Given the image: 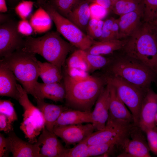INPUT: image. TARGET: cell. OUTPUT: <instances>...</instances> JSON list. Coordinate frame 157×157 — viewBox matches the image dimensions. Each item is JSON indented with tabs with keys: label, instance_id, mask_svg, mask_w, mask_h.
I'll list each match as a JSON object with an SVG mask.
<instances>
[{
	"label": "cell",
	"instance_id": "1",
	"mask_svg": "<svg viewBox=\"0 0 157 157\" xmlns=\"http://www.w3.org/2000/svg\"><path fill=\"white\" fill-rule=\"evenodd\" d=\"M66 105L72 109L91 111L105 83L104 78L90 76L82 80H75L65 74L63 77Z\"/></svg>",
	"mask_w": 157,
	"mask_h": 157
},
{
	"label": "cell",
	"instance_id": "2",
	"mask_svg": "<svg viewBox=\"0 0 157 157\" xmlns=\"http://www.w3.org/2000/svg\"><path fill=\"white\" fill-rule=\"evenodd\" d=\"M122 49L125 54L143 63L157 77L156 31L151 23H141L127 40Z\"/></svg>",
	"mask_w": 157,
	"mask_h": 157
},
{
	"label": "cell",
	"instance_id": "3",
	"mask_svg": "<svg viewBox=\"0 0 157 157\" xmlns=\"http://www.w3.org/2000/svg\"><path fill=\"white\" fill-rule=\"evenodd\" d=\"M71 44L63 39L58 31H52L38 38L27 36L22 49L40 55L61 70L71 50Z\"/></svg>",
	"mask_w": 157,
	"mask_h": 157
},
{
	"label": "cell",
	"instance_id": "4",
	"mask_svg": "<svg viewBox=\"0 0 157 157\" xmlns=\"http://www.w3.org/2000/svg\"><path fill=\"white\" fill-rule=\"evenodd\" d=\"M35 54L21 49L2 58L0 62L13 72L27 94L34 98V86L39 76V61Z\"/></svg>",
	"mask_w": 157,
	"mask_h": 157
},
{
	"label": "cell",
	"instance_id": "5",
	"mask_svg": "<svg viewBox=\"0 0 157 157\" xmlns=\"http://www.w3.org/2000/svg\"><path fill=\"white\" fill-rule=\"evenodd\" d=\"M111 75L119 77L135 86L147 90L151 84L157 85V77L143 63L124 54L118 57L110 68Z\"/></svg>",
	"mask_w": 157,
	"mask_h": 157
},
{
	"label": "cell",
	"instance_id": "6",
	"mask_svg": "<svg viewBox=\"0 0 157 157\" xmlns=\"http://www.w3.org/2000/svg\"><path fill=\"white\" fill-rule=\"evenodd\" d=\"M56 26L57 31L72 45L79 49L85 51L94 42L87 34L67 18L57 12L49 3L42 5Z\"/></svg>",
	"mask_w": 157,
	"mask_h": 157
},
{
	"label": "cell",
	"instance_id": "7",
	"mask_svg": "<svg viewBox=\"0 0 157 157\" xmlns=\"http://www.w3.org/2000/svg\"><path fill=\"white\" fill-rule=\"evenodd\" d=\"M106 78L107 82L115 88L119 98L129 109L135 125L138 126L141 107L147 90L142 89L119 77L110 75Z\"/></svg>",
	"mask_w": 157,
	"mask_h": 157
},
{
	"label": "cell",
	"instance_id": "8",
	"mask_svg": "<svg viewBox=\"0 0 157 157\" xmlns=\"http://www.w3.org/2000/svg\"><path fill=\"white\" fill-rule=\"evenodd\" d=\"M17 24L10 20L0 24V56L1 58L23 47L24 39L17 30Z\"/></svg>",
	"mask_w": 157,
	"mask_h": 157
},
{
	"label": "cell",
	"instance_id": "9",
	"mask_svg": "<svg viewBox=\"0 0 157 157\" xmlns=\"http://www.w3.org/2000/svg\"><path fill=\"white\" fill-rule=\"evenodd\" d=\"M95 129L91 123L55 126L53 132L61 139L66 146L75 144L85 140Z\"/></svg>",
	"mask_w": 157,
	"mask_h": 157
},
{
	"label": "cell",
	"instance_id": "10",
	"mask_svg": "<svg viewBox=\"0 0 157 157\" xmlns=\"http://www.w3.org/2000/svg\"><path fill=\"white\" fill-rule=\"evenodd\" d=\"M142 131L138 126L134 125L132 127L130 133V136L131 139H129V136L124 140L121 145L124 152L118 156H151L148 144L146 142Z\"/></svg>",
	"mask_w": 157,
	"mask_h": 157
},
{
	"label": "cell",
	"instance_id": "11",
	"mask_svg": "<svg viewBox=\"0 0 157 157\" xmlns=\"http://www.w3.org/2000/svg\"><path fill=\"white\" fill-rule=\"evenodd\" d=\"M108 83L110 85V99L106 123L122 125L134 124V118L131 112L118 97L115 88Z\"/></svg>",
	"mask_w": 157,
	"mask_h": 157
},
{
	"label": "cell",
	"instance_id": "12",
	"mask_svg": "<svg viewBox=\"0 0 157 157\" xmlns=\"http://www.w3.org/2000/svg\"><path fill=\"white\" fill-rule=\"evenodd\" d=\"M134 125L107 123L104 128L94 132L83 141L89 146L106 142L118 137L129 135Z\"/></svg>",
	"mask_w": 157,
	"mask_h": 157
},
{
	"label": "cell",
	"instance_id": "13",
	"mask_svg": "<svg viewBox=\"0 0 157 157\" xmlns=\"http://www.w3.org/2000/svg\"><path fill=\"white\" fill-rule=\"evenodd\" d=\"M157 113V94L150 88L143 100L139 114L138 126L143 131L156 126Z\"/></svg>",
	"mask_w": 157,
	"mask_h": 157
},
{
	"label": "cell",
	"instance_id": "14",
	"mask_svg": "<svg viewBox=\"0 0 157 157\" xmlns=\"http://www.w3.org/2000/svg\"><path fill=\"white\" fill-rule=\"evenodd\" d=\"M107 83L106 87L99 97L95 102L94 109L91 112L92 123L96 131L101 129L105 127L108 117L110 85L108 83Z\"/></svg>",
	"mask_w": 157,
	"mask_h": 157
},
{
	"label": "cell",
	"instance_id": "15",
	"mask_svg": "<svg viewBox=\"0 0 157 157\" xmlns=\"http://www.w3.org/2000/svg\"><path fill=\"white\" fill-rule=\"evenodd\" d=\"M6 138L9 151L13 157H42L40 146L31 143L19 138L13 131Z\"/></svg>",
	"mask_w": 157,
	"mask_h": 157
},
{
	"label": "cell",
	"instance_id": "16",
	"mask_svg": "<svg viewBox=\"0 0 157 157\" xmlns=\"http://www.w3.org/2000/svg\"><path fill=\"white\" fill-rule=\"evenodd\" d=\"M57 136L45 127L36 142L42 145L40 154L42 157H62L66 148L57 138Z\"/></svg>",
	"mask_w": 157,
	"mask_h": 157
},
{
	"label": "cell",
	"instance_id": "17",
	"mask_svg": "<svg viewBox=\"0 0 157 157\" xmlns=\"http://www.w3.org/2000/svg\"><path fill=\"white\" fill-rule=\"evenodd\" d=\"M35 99H48L55 102H62L65 99L66 92L64 83H40L38 81L34 88Z\"/></svg>",
	"mask_w": 157,
	"mask_h": 157
},
{
	"label": "cell",
	"instance_id": "18",
	"mask_svg": "<svg viewBox=\"0 0 157 157\" xmlns=\"http://www.w3.org/2000/svg\"><path fill=\"white\" fill-rule=\"evenodd\" d=\"M19 93L18 101L22 106L24 112L23 118H28L34 122L40 129L45 127V122L42 113L39 109L35 106L29 100L27 93L20 85L17 86Z\"/></svg>",
	"mask_w": 157,
	"mask_h": 157
},
{
	"label": "cell",
	"instance_id": "19",
	"mask_svg": "<svg viewBox=\"0 0 157 157\" xmlns=\"http://www.w3.org/2000/svg\"><path fill=\"white\" fill-rule=\"evenodd\" d=\"M17 80L13 72L0 63V95L13 98L18 101L19 93Z\"/></svg>",
	"mask_w": 157,
	"mask_h": 157
},
{
	"label": "cell",
	"instance_id": "20",
	"mask_svg": "<svg viewBox=\"0 0 157 157\" xmlns=\"http://www.w3.org/2000/svg\"><path fill=\"white\" fill-rule=\"evenodd\" d=\"M143 9L120 16L117 19L119 27V39L130 37L141 24Z\"/></svg>",
	"mask_w": 157,
	"mask_h": 157
},
{
	"label": "cell",
	"instance_id": "21",
	"mask_svg": "<svg viewBox=\"0 0 157 157\" xmlns=\"http://www.w3.org/2000/svg\"><path fill=\"white\" fill-rule=\"evenodd\" d=\"M35 100L37 107L43 115L45 127L49 131L53 132V129L56 121L62 113L68 108L62 105L47 103L44 99Z\"/></svg>",
	"mask_w": 157,
	"mask_h": 157
},
{
	"label": "cell",
	"instance_id": "22",
	"mask_svg": "<svg viewBox=\"0 0 157 157\" xmlns=\"http://www.w3.org/2000/svg\"><path fill=\"white\" fill-rule=\"evenodd\" d=\"M89 3L85 0H79L67 17L83 32L86 31L91 19Z\"/></svg>",
	"mask_w": 157,
	"mask_h": 157
},
{
	"label": "cell",
	"instance_id": "23",
	"mask_svg": "<svg viewBox=\"0 0 157 157\" xmlns=\"http://www.w3.org/2000/svg\"><path fill=\"white\" fill-rule=\"evenodd\" d=\"M91 112L68 108L62 113L54 126L92 123Z\"/></svg>",
	"mask_w": 157,
	"mask_h": 157
},
{
	"label": "cell",
	"instance_id": "24",
	"mask_svg": "<svg viewBox=\"0 0 157 157\" xmlns=\"http://www.w3.org/2000/svg\"><path fill=\"white\" fill-rule=\"evenodd\" d=\"M127 40H114L94 41L92 44L85 50L91 54L102 55H108L114 51L122 49Z\"/></svg>",
	"mask_w": 157,
	"mask_h": 157
},
{
	"label": "cell",
	"instance_id": "25",
	"mask_svg": "<svg viewBox=\"0 0 157 157\" xmlns=\"http://www.w3.org/2000/svg\"><path fill=\"white\" fill-rule=\"evenodd\" d=\"M52 21L49 14L41 6L31 16L29 22L34 31L42 33L50 30L51 27Z\"/></svg>",
	"mask_w": 157,
	"mask_h": 157
},
{
	"label": "cell",
	"instance_id": "26",
	"mask_svg": "<svg viewBox=\"0 0 157 157\" xmlns=\"http://www.w3.org/2000/svg\"><path fill=\"white\" fill-rule=\"evenodd\" d=\"M39 76L44 83L60 82L63 76L61 70L49 62L42 63L39 61Z\"/></svg>",
	"mask_w": 157,
	"mask_h": 157
},
{
	"label": "cell",
	"instance_id": "27",
	"mask_svg": "<svg viewBox=\"0 0 157 157\" xmlns=\"http://www.w3.org/2000/svg\"><path fill=\"white\" fill-rule=\"evenodd\" d=\"M140 9H143L141 0H118L111 8L115 14L120 16Z\"/></svg>",
	"mask_w": 157,
	"mask_h": 157
},
{
	"label": "cell",
	"instance_id": "28",
	"mask_svg": "<svg viewBox=\"0 0 157 157\" xmlns=\"http://www.w3.org/2000/svg\"><path fill=\"white\" fill-rule=\"evenodd\" d=\"M128 135L116 138L104 143L89 145V156H98L105 154L117 145H121Z\"/></svg>",
	"mask_w": 157,
	"mask_h": 157
},
{
	"label": "cell",
	"instance_id": "29",
	"mask_svg": "<svg viewBox=\"0 0 157 157\" xmlns=\"http://www.w3.org/2000/svg\"><path fill=\"white\" fill-rule=\"evenodd\" d=\"M83 53L87 65L88 72H92L104 67L109 62L106 58L102 55L89 53L84 50Z\"/></svg>",
	"mask_w": 157,
	"mask_h": 157
},
{
	"label": "cell",
	"instance_id": "30",
	"mask_svg": "<svg viewBox=\"0 0 157 157\" xmlns=\"http://www.w3.org/2000/svg\"><path fill=\"white\" fill-rule=\"evenodd\" d=\"M20 129L24 133L28 142L32 144L37 142V138L42 131L27 118H23V121L20 125Z\"/></svg>",
	"mask_w": 157,
	"mask_h": 157
},
{
	"label": "cell",
	"instance_id": "31",
	"mask_svg": "<svg viewBox=\"0 0 157 157\" xmlns=\"http://www.w3.org/2000/svg\"><path fill=\"white\" fill-rule=\"evenodd\" d=\"M83 52V50L79 49L74 51L67 60V68L78 69L88 72Z\"/></svg>",
	"mask_w": 157,
	"mask_h": 157
},
{
	"label": "cell",
	"instance_id": "32",
	"mask_svg": "<svg viewBox=\"0 0 157 157\" xmlns=\"http://www.w3.org/2000/svg\"><path fill=\"white\" fill-rule=\"evenodd\" d=\"M80 0H51L49 4L59 14L67 18Z\"/></svg>",
	"mask_w": 157,
	"mask_h": 157
},
{
	"label": "cell",
	"instance_id": "33",
	"mask_svg": "<svg viewBox=\"0 0 157 157\" xmlns=\"http://www.w3.org/2000/svg\"><path fill=\"white\" fill-rule=\"evenodd\" d=\"M144 22L151 23L157 11V0H141Z\"/></svg>",
	"mask_w": 157,
	"mask_h": 157
},
{
	"label": "cell",
	"instance_id": "34",
	"mask_svg": "<svg viewBox=\"0 0 157 157\" xmlns=\"http://www.w3.org/2000/svg\"><path fill=\"white\" fill-rule=\"evenodd\" d=\"M89 145L82 141L70 149H66L62 157H88Z\"/></svg>",
	"mask_w": 157,
	"mask_h": 157
},
{
	"label": "cell",
	"instance_id": "35",
	"mask_svg": "<svg viewBox=\"0 0 157 157\" xmlns=\"http://www.w3.org/2000/svg\"><path fill=\"white\" fill-rule=\"evenodd\" d=\"M104 23L102 20L91 18L87 28V35L93 40L99 39L101 35Z\"/></svg>",
	"mask_w": 157,
	"mask_h": 157
},
{
	"label": "cell",
	"instance_id": "36",
	"mask_svg": "<svg viewBox=\"0 0 157 157\" xmlns=\"http://www.w3.org/2000/svg\"><path fill=\"white\" fill-rule=\"evenodd\" d=\"M14 106V104L9 100H0V113L5 115L13 122L18 120Z\"/></svg>",
	"mask_w": 157,
	"mask_h": 157
},
{
	"label": "cell",
	"instance_id": "37",
	"mask_svg": "<svg viewBox=\"0 0 157 157\" xmlns=\"http://www.w3.org/2000/svg\"><path fill=\"white\" fill-rule=\"evenodd\" d=\"M34 2L31 1L22 0L15 7V11L22 19H26L31 14Z\"/></svg>",
	"mask_w": 157,
	"mask_h": 157
},
{
	"label": "cell",
	"instance_id": "38",
	"mask_svg": "<svg viewBox=\"0 0 157 157\" xmlns=\"http://www.w3.org/2000/svg\"><path fill=\"white\" fill-rule=\"evenodd\" d=\"M91 18L102 20L107 15L109 10L102 6L94 2L89 5Z\"/></svg>",
	"mask_w": 157,
	"mask_h": 157
},
{
	"label": "cell",
	"instance_id": "39",
	"mask_svg": "<svg viewBox=\"0 0 157 157\" xmlns=\"http://www.w3.org/2000/svg\"><path fill=\"white\" fill-rule=\"evenodd\" d=\"M156 127L148 129L144 132L146 133L150 150L157 155V130Z\"/></svg>",
	"mask_w": 157,
	"mask_h": 157
},
{
	"label": "cell",
	"instance_id": "40",
	"mask_svg": "<svg viewBox=\"0 0 157 157\" xmlns=\"http://www.w3.org/2000/svg\"><path fill=\"white\" fill-rule=\"evenodd\" d=\"M115 19L114 18L111 17L104 21L101 35L99 39V41L113 40L112 28Z\"/></svg>",
	"mask_w": 157,
	"mask_h": 157
},
{
	"label": "cell",
	"instance_id": "41",
	"mask_svg": "<svg viewBox=\"0 0 157 157\" xmlns=\"http://www.w3.org/2000/svg\"><path fill=\"white\" fill-rule=\"evenodd\" d=\"M17 29L21 35L29 36L33 30L29 22L26 19H21L17 24Z\"/></svg>",
	"mask_w": 157,
	"mask_h": 157
},
{
	"label": "cell",
	"instance_id": "42",
	"mask_svg": "<svg viewBox=\"0 0 157 157\" xmlns=\"http://www.w3.org/2000/svg\"><path fill=\"white\" fill-rule=\"evenodd\" d=\"M13 122L5 115L0 113V131L8 134L13 131Z\"/></svg>",
	"mask_w": 157,
	"mask_h": 157
},
{
	"label": "cell",
	"instance_id": "43",
	"mask_svg": "<svg viewBox=\"0 0 157 157\" xmlns=\"http://www.w3.org/2000/svg\"><path fill=\"white\" fill-rule=\"evenodd\" d=\"M10 152L6 138L0 133V157H8Z\"/></svg>",
	"mask_w": 157,
	"mask_h": 157
},
{
	"label": "cell",
	"instance_id": "44",
	"mask_svg": "<svg viewBox=\"0 0 157 157\" xmlns=\"http://www.w3.org/2000/svg\"><path fill=\"white\" fill-rule=\"evenodd\" d=\"M112 38L113 40L119 39V27L117 19H115L112 28Z\"/></svg>",
	"mask_w": 157,
	"mask_h": 157
},
{
	"label": "cell",
	"instance_id": "45",
	"mask_svg": "<svg viewBox=\"0 0 157 157\" xmlns=\"http://www.w3.org/2000/svg\"><path fill=\"white\" fill-rule=\"evenodd\" d=\"M92 2L99 4L109 11L111 9L112 4L111 0H93Z\"/></svg>",
	"mask_w": 157,
	"mask_h": 157
},
{
	"label": "cell",
	"instance_id": "46",
	"mask_svg": "<svg viewBox=\"0 0 157 157\" xmlns=\"http://www.w3.org/2000/svg\"><path fill=\"white\" fill-rule=\"evenodd\" d=\"M6 0H0V13H5L7 11Z\"/></svg>",
	"mask_w": 157,
	"mask_h": 157
},
{
	"label": "cell",
	"instance_id": "47",
	"mask_svg": "<svg viewBox=\"0 0 157 157\" xmlns=\"http://www.w3.org/2000/svg\"><path fill=\"white\" fill-rule=\"evenodd\" d=\"M9 17L7 15L2 13L0 14V24L9 21Z\"/></svg>",
	"mask_w": 157,
	"mask_h": 157
},
{
	"label": "cell",
	"instance_id": "48",
	"mask_svg": "<svg viewBox=\"0 0 157 157\" xmlns=\"http://www.w3.org/2000/svg\"><path fill=\"white\" fill-rule=\"evenodd\" d=\"M151 24L154 26L157 25V11L155 15L154 19Z\"/></svg>",
	"mask_w": 157,
	"mask_h": 157
},
{
	"label": "cell",
	"instance_id": "49",
	"mask_svg": "<svg viewBox=\"0 0 157 157\" xmlns=\"http://www.w3.org/2000/svg\"><path fill=\"white\" fill-rule=\"evenodd\" d=\"M44 0H37L38 4L42 5L45 2Z\"/></svg>",
	"mask_w": 157,
	"mask_h": 157
},
{
	"label": "cell",
	"instance_id": "50",
	"mask_svg": "<svg viewBox=\"0 0 157 157\" xmlns=\"http://www.w3.org/2000/svg\"><path fill=\"white\" fill-rule=\"evenodd\" d=\"M118 0H111L113 5Z\"/></svg>",
	"mask_w": 157,
	"mask_h": 157
},
{
	"label": "cell",
	"instance_id": "51",
	"mask_svg": "<svg viewBox=\"0 0 157 157\" xmlns=\"http://www.w3.org/2000/svg\"><path fill=\"white\" fill-rule=\"evenodd\" d=\"M155 123H157V113L156 114L155 118Z\"/></svg>",
	"mask_w": 157,
	"mask_h": 157
},
{
	"label": "cell",
	"instance_id": "52",
	"mask_svg": "<svg viewBox=\"0 0 157 157\" xmlns=\"http://www.w3.org/2000/svg\"><path fill=\"white\" fill-rule=\"evenodd\" d=\"M85 0L87 1V2H88L90 3L92 2L93 0Z\"/></svg>",
	"mask_w": 157,
	"mask_h": 157
},
{
	"label": "cell",
	"instance_id": "53",
	"mask_svg": "<svg viewBox=\"0 0 157 157\" xmlns=\"http://www.w3.org/2000/svg\"><path fill=\"white\" fill-rule=\"evenodd\" d=\"M155 27V29L156 30V31H157V25L155 26H154Z\"/></svg>",
	"mask_w": 157,
	"mask_h": 157
},
{
	"label": "cell",
	"instance_id": "54",
	"mask_svg": "<svg viewBox=\"0 0 157 157\" xmlns=\"http://www.w3.org/2000/svg\"><path fill=\"white\" fill-rule=\"evenodd\" d=\"M156 39H157V31H156Z\"/></svg>",
	"mask_w": 157,
	"mask_h": 157
},
{
	"label": "cell",
	"instance_id": "55",
	"mask_svg": "<svg viewBox=\"0 0 157 157\" xmlns=\"http://www.w3.org/2000/svg\"><path fill=\"white\" fill-rule=\"evenodd\" d=\"M10 0V1H15V0Z\"/></svg>",
	"mask_w": 157,
	"mask_h": 157
},
{
	"label": "cell",
	"instance_id": "56",
	"mask_svg": "<svg viewBox=\"0 0 157 157\" xmlns=\"http://www.w3.org/2000/svg\"><path fill=\"white\" fill-rule=\"evenodd\" d=\"M156 130H157V127H156Z\"/></svg>",
	"mask_w": 157,
	"mask_h": 157
}]
</instances>
